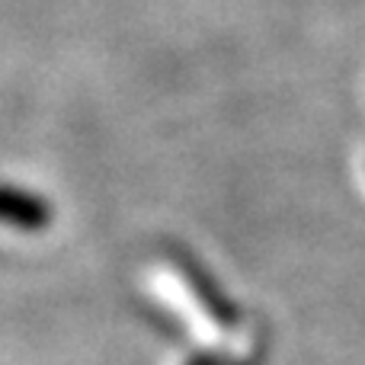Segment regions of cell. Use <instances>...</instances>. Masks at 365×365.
<instances>
[{"mask_svg":"<svg viewBox=\"0 0 365 365\" xmlns=\"http://www.w3.org/2000/svg\"><path fill=\"white\" fill-rule=\"evenodd\" d=\"M0 221H10L16 227H42L48 221V208L36 195L0 186Z\"/></svg>","mask_w":365,"mask_h":365,"instance_id":"6da1fadb","label":"cell"},{"mask_svg":"<svg viewBox=\"0 0 365 365\" xmlns=\"http://www.w3.org/2000/svg\"><path fill=\"white\" fill-rule=\"evenodd\" d=\"M199 365H208V362H199Z\"/></svg>","mask_w":365,"mask_h":365,"instance_id":"7a4b0ae2","label":"cell"}]
</instances>
